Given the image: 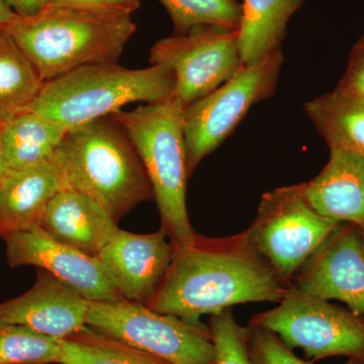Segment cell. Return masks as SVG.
I'll list each match as a JSON object with an SVG mask.
<instances>
[{"label": "cell", "instance_id": "d6a6232c", "mask_svg": "<svg viewBox=\"0 0 364 364\" xmlns=\"http://www.w3.org/2000/svg\"><path fill=\"white\" fill-rule=\"evenodd\" d=\"M363 236H364V231H363Z\"/></svg>", "mask_w": 364, "mask_h": 364}, {"label": "cell", "instance_id": "ba28073f", "mask_svg": "<svg viewBox=\"0 0 364 364\" xmlns=\"http://www.w3.org/2000/svg\"><path fill=\"white\" fill-rule=\"evenodd\" d=\"M251 325L277 334L313 361L347 356L364 360V317L289 287L279 305L253 317Z\"/></svg>", "mask_w": 364, "mask_h": 364}, {"label": "cell", "instance_id": "9c48e42d", "mask_svg": "<svg viewBox=\"0 0 364 364\" xmlns=\"http://www.w3.org/2000/svg\"><path fill=\"white\" fill-rule=\"evenodd\" d=\"M340 224L315 212L296 184L264 193L246 232L256 251L289 284Z\"/></svg>", "mask_w": 364, "mask_h": 364}, {"label": "cell", "instance_id": "7402d4cb", "mask_svg": "<svg viewBox=\"0 0 364 364\" xmlns=\"http://www.w3.org/2000/svg\"><path fill=\"white\" fill-rule=\"evenodd\" d=\"M57 364H170L121 340L85 326L61 339Z\"/></svg>", "mask_w": 364, "mask_h": 364}, {"label": "cell", "instance_id": "d4e9b609", "mask_svg": "<svg viewBox=\"0 0 364 364\" xmlns=\"http://www.w3.org/2000/svg\"><path fill=\"white\" fill-rule=\"evenodd\" d=\"M215 364H256L249 348L248 327L239 325L231 308L210 317Z\"/></svg>", "mask_w": 364, "mask_h": 364}, {"label": "cell", "instance_id": "7c38bea8", "mask_svg": "<svg viewBox=\"0 0 364 364\" xmlns=\"http://www.w3.org/2000/svg\"><path fill=\"white\" fill-rule=\"evenodd\" d=\"M1 238L9 267L44 269L90 301L122 299L97 257L60 243L42 228L4 234Z\"/></svg>", "mask_w": 364, "mask_h": 364}, {"label": "cell", "instance_id": "4dcf8cb0", "mask_svg": "<svg viewBox=\"0 0 364 364\" xmlns=\"http://www.w3.org/2000/svg\"><path fill=\"white\" fill-rule=\"evenodd\" d=\"M4 122L0 119V181L4 178V176H6L9 171L4 149V136H2V134H4Z\"/></svg>", "mask_w": 364, "mask_h": 364}, {"label": "cell", "instance_id": "9a60e30c", "mask_svg": "<svg viewBox=\"0 0 364 364\" xmlns=\"http://www.w3.org/2000/svg\"><path fill=\"white\" fill-rule=\"evenodd\" d=\"M301 195L322 217L364 231V156L333 148L329 161L312 181L301 183Z\"/></svg>", "mask_w": 364, "mask_h": 364}, {"label": "cell", "instance_id": "cb8c5ba5", "mask_svg": "<svg viewBox=\"0 0 364 364\" xmlns=\"http://www.w3.org/2000/svg\"><path fill=\"white\" fill-rule=\"evenodd\" d=\"M61 339L21 325L0 324V364L57 363Z\"/></svg>", "mask_w": 364, "mask_h": 364}, {"label": "cell", "instance_id": "44dd1931", "mask_svg": "<svg viewBox=\"0 0 364 364\" xmlns=\"http://www.w3.org/2000/svg\"><path fill=\"white\" fill-rule=\"evenodd\" d=\"M45 81L6 31H0V119L28 111Z\"/></svg>", "mask_w": 364, "mask_h": 364}, {"label": "cell", "instance_id": "e0dca14e", "mask_svg": "<svg viewBox=\"0 0 364 364\" xmlns=\"http://www.w3.org/2000/svg\"><path fill=\"white\" fill-rule=\"evenodd\" d=\"M64 188L53 160L9 170L0 181V237L40 227L48 205Z\"/></svg>", "mask_w": 364, "mask_h": 364}, {"label": "cell", "instance_id": "52a82bcc", "mask_svg": "<svg viewBox=\"0 0 364 364\" xmlns=\"http://www.w3.org/2000/svg\"><path fill=\"white\" fill-rule=\"evenodd\" d=\"M86 325L170 364H215L207 326H196L121 299L90 301Z\"/></svg>", "mask_w": 364, "mask_h": 364}, {"label": "cell", "instance_id": "30bf717a", "mask_svg": "<svg viewBox=\"0 0 364 364\" xmlns=\"http://www.w3.org/2000/svg\"><path fill=\"white\" fill-rule=\"evenodd\" d=\"M149 62L173 72L174 97L186 109L224 85L243 65L239 31L203 26L183 35L173 33L152 46Z\"/></svg>", "mask_w": 364, "mask_h": 364}, {"label": "cell", "instance_id": "d6986e66", "mask_svg": "<svg viewBox=\"0 0 364 364\" xmlns=\"http://www.w3.org/2000/svg\"><path fill=\"white\" fill-rule=\"evenodd\" d=\"M63 127L33 111L16 114L4 123V149L9 170L51 161L68 133Z\"/></svg>", "mask_w": 364, "mask_h": 364}, {"label": "cell", "instance_id": "603a6c76", "mask_svg": "<svg viewBox=\"0 0 364 364\" xmlns=\"http://www.w3.org/2000/svg\"><path fill=\"white\" fill-rule=\"evenodd\" d=\"M165 7L176 35L196 26H217L239 31L242 4L237 0H159Z\"/></svg>", "mask_w": 364, "mask_h": 364}, {"label": "cell", "instance_id": "277c9868", "mask_svg": "<svg viewBox=\"0 0 364 364\" xmlns=\"http://www.w3.org/2000/svg\"><path fill=\"white\" fill-rule=\"evenodd\" d=\"M174 95L176 76L168 67L91 64L45 82L28 111L71 131L112 117L134 102L157 104Z\"/></svg>", "mask_w": 364, "mask_h": 364}, {"label": "cell", "instance_id": "5b68a950", "mask_svg": "<svg viewBox=\"0 0 364 364\" xmlns=\"http://www.w3.org/2000/svg\"><path fill=\"white\" fill-rule=\"evenodd\" d=\"M129 136L152 186L164 230L174 248L195 240L186 208L189 178L183 133V107L176 97L111 117Z\"/></svg>", "mask_w": 364, "mask_h": 364}, {"label": "cell", "instance_id": "4316f807", "mask_svg": "<svg viewBox=\"0 0 364 364\" xmlns=\"http://www.w3.org/2000/svg\"><path fill=\"white\" fill-rule=\"evenodd\" d=\"M335 90L364 97V36L352 47L346 69Z\"/></svg>", "mask_w": 364, "mask_h": 364}, {"label": "cell", "instance_id": "8fae6325", "mask_svg": "<svg viewBox=\"0 0 364 364\" xmlns=\"http://www.w3.org/2000/svg\"><path fill=\"white\" fill-rule=\"evenodd\" d=\"M294 289L324 301L337 299L364 317V236L342 223L294 275Z\"/></svg>", "mask_w": 364, "mask_h": 364}, {"label": "cell", "instance_id": "6da1fadb", "mask_svg": "<svg viewBox=\"0 0 364 364\" xmlns=\"http://www.w3.org/2000/svg\"><path fill=\"white\" fill-rule=\"evenodd\" d=\"M249 240L247 232L195 240L173 258L148 308L196 326L237 304L280 301L289 289Z\"/></svg>", "mask_w": 364, "mask_h": 364}, {"label": "cell", "instance_id": "7a4b0ae2", "mask_svg": "<svg viewBox=\"0 0 364 364\" xmlns=\"http://www.w3.org/2000/svg\"><path fill=\"white\" fill-rule=\"evenodd\" d=\"M136 28L123 11L48 6L18 16L6 31L47 82L80 67L117 63Z\"/></svg>", "mask_w": 364, "mask_h": 364}, {"label": "cell", "instance_id": "2e32d148", "mask_svg": "<svg viewBox=\"0 0 364 364\" xmlns=\"http://www.w3.org/2000/svg\"><path fill=\"white\" fill-rule=\"evenodd\" d=\"M40 227L55 240L92 257H97L119 229L100 203L69 188L52 198Z\"/></svg>", "mask_w": 364, "mask_h": 364}, {"label": "cell", "instance_id": "ffe728a7", "mask_svg": "<svg viewBox=\"0 0 364 364\" xmlns=\"http://www.w3.org/2000/svg\"><path fill=\"white\" fill-rule=\"evenodd\" d=\"M304 107L330 149L341 148L364 156V97L334 90Z\"/></svg>", "mask_w": 364, "mask_h": 364}, {"label": "cell", "instance_id": "f1b7e54d", "mask_svg": "<svg viewBox=\"0 0 364 364\" xmlns=\"http://www.w3.org/2000/svg\"><path fill=\"white\" fill-rule=\"evenodd\" d=\"M18 16L28 18L41 13L49 6L50 0H4Z\"/></svg>", "mask_w": 364, "mask_h": 364}, {"label": "cell", "instance_id": "4fadbf2b", "mask_svg": "<svg viewBox=\"0 0 364 364\" xmlns=\"http://www.w3.org/2000/svg\"><path fill=\"white\" fill-rule=\"evenodd\" d=\"M164 230L135 234L117 229L97 258L122 299L147 306L156 293L174 255Z\"/></svg>", "mask_w": 364, "mask_h": 364}, {"label": "cell", "instance_id": "5bb4252c", "mask_svg": "<svg viewBox=\"0 0 364 364\" xmlns=\"http://www.w3.org/2000/svg\"><path fill=\"white\" fill-rule=\"evenodd\" d=\"M90 301L39 268L32 289L0 303V324L25 326L53 338L64 339L86 326Z\"/></svg>", "mask_w": 364, "mask_h": 364}, {"label": "cell", "instance_id": "1f68e13d", "mask_svg": "<svg viewBox=\"0 0 364 364\" xmlns=\"http://www.w3.org/2000/svg\"><path fill=\"white\" fill-rule=\"evenodd\" d=\"M360 364H364V360H360Z\"/></svg>", "mask_w": 364, "mask_h": 364}, {"label": "cell", "instance_id": "3957f363", "mask_svg": "<svg viewBox=\"0 0 364 364\" xmlns=\"http://www.w3.org/2000/svg\"><path fill=\"white\" fill-rule=\"evenodd\" d=\"M53 161L65 188L90 196L114 222L154 198L135 146L111 117L69 131Z\"/></svg>", "mask_w": 364, "mask_h": 364}, {"label": "cell", "instance_id": "f546056e", "mask_svg": "<svg viewBox=\"0 0 364 364\" xmlns=\"http://www.w3.org/2000/svg\"><path fill=\"white\" fill-rule=\"evenodd\" d=\"M16 18L18 14L14 13L11 6L4 0H0V31H6Z\"/></svg>", "mask_w": 364, "mask_h": 364}, {"label": "cell", "instance_id": "484cf974", "mask_svg": "<svg viewBox=\"0 0 364 364\" xmlns=\"http://www.w3.org/2000/svg\"><path fill=\"white\" fill-rule=\"evenodd\" d=\"M249 348L256 364H314L299 358L274 333L258 326H249ZM344 364H360V360L349 358Z\"/></svg>", "mask_w": 364, "mask_h": 364}, {"label": "cell", "instance_id": "8992f818", "mask_svg": "<svg viewBox=\"0 0 364 364\" xmlns=\"http://www.w3.org/2000/svg\"><path fill=\"white\" fill-rule=\"evenodd\" d=\"M284 56L282 48L242 65L224 85L183 109L188 176L235 131L249 109L274 95Z\"/></svg>", "mask_w": 364, "mask_h": 364}, {"label": "cell", "instance_id": "ac0fdd59", "mask_svg": "<svg viewBox=\"0 0 364 364\" xmlns=\"http://www.w3.org/2000/svg\"><path fill=\"white\" fill-rule=\"evenodd\" d=\"M305 1L244 0L239 28V47L243 65L255 63L282 48L287 25Z\"/></svg>", "mask_w": 364, "mask_h": 364}, {"label": "cell", "instance_id": "83f0119b", "mask_svg": "<svg viewBox=\"0 0 364 364\" xmlns=\"http://www.w3.org/2000/svg\"><path fill=\"white\" fill-rule=\"evenodd\" d=\"M141 0H50L49 6L79 7L100 11L133 14L140 7Z\"/></svg>", "mask_w": 364, "mask_h": 364}]
</instances>
